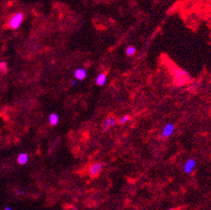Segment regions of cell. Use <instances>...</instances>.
I'll list each match as a JSON object with an SVG mask.
<instances>
[{"mask_svg": "<svg viewBox=\"0 0 211 210\" xmlns=\"http://www.w3.org/2000/svg\"><path fill=\"white\" fill-rule=\"evenodd\" d=\"M23 13H22V12H17V13L14 14L9 20L8 26L11 29H17V28H20L21 24L23 23Z\"/></svg>", "mask_w": 211, "mask_h": 210, "instance_id": "6da1fadb", "label": "cell"}, {"mask_svg": "<svg viewBox=\"0 0 211 210\" xmlns=\"http://www.w3.org/2000/svg\"><path fill=\"white\" fill-rule=\"evenodd\" d=\"M104 164L102 162H94L89 167V176L92 178L98 177L103 170Z\"/></svg>", "mask_w": 211, "mask_h": 210, "instance_id": "7a4b0ae2", "label": "cell"}, {"mask_svg": "<svg viewBox=\"0 0 211 210\" xmlns=\"http://www.w3.org/2000/svg\"><path fill=\"white\" fill-rule=\"evenodd\" d=\"M197 167V160L193 159V158H190L188 159L184 164V172L185 174H191Z\"/></svg>", "mask_w": 211, "mask_h": 210, "instance_id": "3957f363", "label": "cell"}, {"mask_svg": "<svg viewBox=\"0 0 211 210\" xmlns=\"http://www.w3.org/2000/svg\"><path fill=\"white\" fill-rule=\"evenodd\" d=\"M175 130V125L174 123H168L165 124V126L162 129L161 131V137L163 138H168L173 136V134Z\"/></svg>", "mask_w": 211, "mask_h": 210, "instance_id": "277c9868", "label": "cell"}, {"mask_svg": "<svg viewBox=\"0 0 211 210\" xmlns=\"http://www.w3.org/2000/svg\"><path fill=\"white\" fill-rule=\"evenodd\" d=\"M87 70L83 68H78L74 71V77L77 81H83L87 77Z\"/></svg>", "mask_w": 211, "mask_h": 210, "instance_id": "5b68a950", "label": "cell"}, {"mask_svg": "<svg viewBox=\"0 0 211 210\" xmlns=\"http://www.w3.org/2000/svg\"><path fill=\"white\" fill-rule=\"evenodd\" d=\"M118 123V119L116 118H108L105 120L104 123H103V130L104 131H107L109 130L110 128L115 126Z\"/></svg>", "mask_w": 211, "mask_h": 210, "instance_id": "8992f818", "label": "cell"}, {"mask_svg": "<svg viewBox=\"0 0 211 210\" xmlns=\"http://www.w3.org/2000/svg\"><path fill=\"white\" fill-rule=\"evenodd\" d=\"M107 82V76L105 73H100L95 78V83L100 87H103Z\"/></svg>", "mask_w": 211, "mask_h": 210, "instance_id": "52a82bcc", "label": "cell"}, {"mask_svg": "<svg viewBox=\"0 0 211 210\" xmlns=\"http://www.w3.org/2000/svg\"><path fill=\"white\" fill-rule=\"evenodd\" d=\"M48 120H49V123H50L51 125L53 126H56L58 122H59V117L57 113H51L49 115V118H48Z\"/></svg>", "mask_w": 211, "mask_h": 210, "instance_id": "ba28073f", "label": "cell"}, {"mask_svg": "<svg viewBox=\"0 0 211 210\" xmlns=\"http://www.w3.org/2000/svg\"><path fill=\"white\" fill-rule=\"evenodd\" d=\"M28 155L26 153H21L18 156H17V162L20 165H25L28 163Z\"/></svg>", "mask_w": 211, "mask_h": 210, "instance_id": "9c48e42d", "label": "cell"}, {"mask_svg": "<svg viewBox=\"0 0 211 210\" xmlns=\"http://www.w3.org/2000/svg\"><path fill=\"white\" fill-rule=\"evenodd\" d=\"M137 53V48L134 46H128L125 48V55L128 57H132Z\"/></svg>", "mask_w": 211, "mask_h": 210, "instance_id": "30bf717a", "label": "cell"}, {"mask_svg": "<svg viewBox=\"0 0 211 210\" xmlns=\"http://www.w3.org/2000/svg\"><path fill=\"white\" fill-rule=\"evenodd\" d=\"M131 119V117L129 115H124L123 117H121L119 119H118V123L120 124H125L126 123H128Z\"/></svg>", "mask_w": 211, "mask_h": 210, "instance_id": "8fae6325", "label": "cell"}, {"mask_svg": "<svg viewBox=\"0 0 211 210\" xmlns=\"http://www.w3.org/2000/svg\"><path fill=\"white\" fill-rule=\"evenodd\" d=\"M0 70L6 73L7 71V63L5 62H1L0 63Z\"/></svg>", "mask_w": 211, "mask_h": 210, "instance_id": "7c38bea8", "label": "cell"}, {"mask_svg": "<svg viewBox=\"0 0 211 210\" xmlns=\"http://www.w3.org/2000/svg\"><path fill=\"white\" fill-rule=\"evenodd\" d=\"M70 83H71V85H72V86H77V79H74V80H71V82H70Z\"/></svg>", "mask_w": 211, "mask_h": 210, "instance_id": "4fadbf2b", "label": "cell"}, {"mask_svg": "<svg viewBox=\"0 0 211 210\" xmlns=\"http://www.w3.org/2000/svg\"><path fill=\"white\" fill-rule=\"evenodd\" d=\"M17 195H22V194H25V191H24V190H17Z\"/></svg>", "mask_w": 211, "mask_h": 210, "instance_id": "5bb4252c", "label": "cell"}, {"mask_svg": "<svg viewBox=\"0 0 211 210\" xmlns=\"http://www.w3.org/2000/svg\"><path fill=\"white\" fill-rule=\"evenodd\" d=\"M4 209H5V210H11V209H12V208H11L6 207V208H4Z\"/></svg>", "mask_w": 211, "mask_h": 210, "instance_id": "9a60e30c", "label": "cell"}]
</instances>
